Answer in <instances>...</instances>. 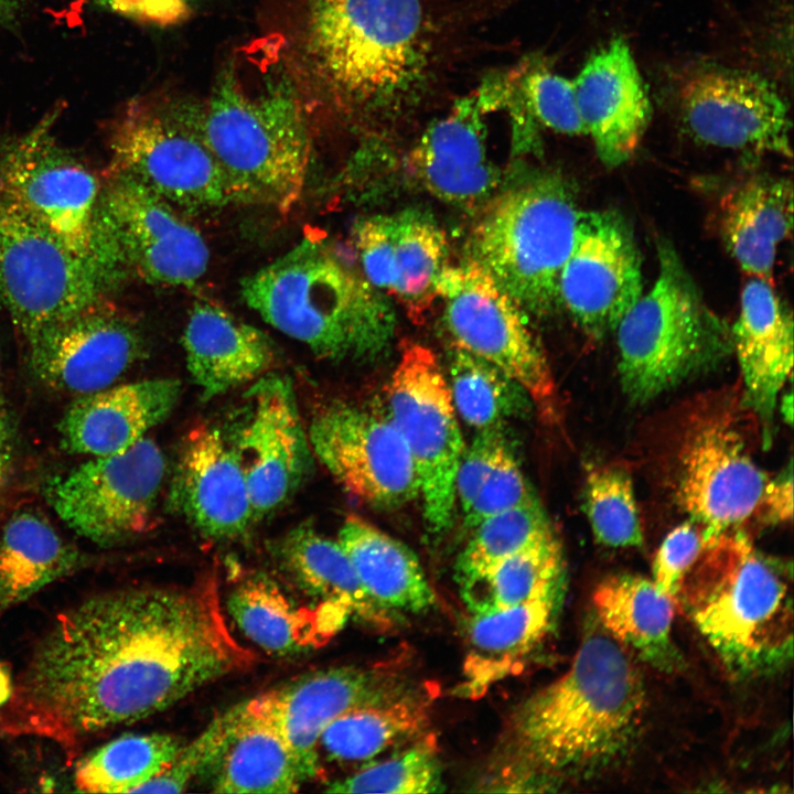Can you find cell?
I'll return each mask as SVG.
<instances>
[{
    "label": "cell",
    "instance_id": "obj_1",
    "mask_svg": "<svg viewBox=\"0 0 794 794\" xmlns=\"http://www.w3.org/2000/svg\"><path fill=\"white\" fill-rule=\"evenodd\" d=\"M247 658L211 578L98 593L61 613L35 646L0 706V736L49 739L72 755L88 738L242 670Z\"/></svg>",
    "mask_w": 794,
    "mask_h": 794
},
{
    "label": "cell",
    "instance_id": "obj_2",
    "mask_svg": "<svg viewBox=\"0 0 794 794\" xmlns=\"http://www.w3.org/2000/svg\"><path fill=\"white\" fill-rule=\"evenodd\" d=\"M644 707L643 684L626 648L592 623L567 672L512 710L491 781L501 790L537 791L599 772L634 743Z\"/></svg>",
    "mask_w": 794,
    "mask_h": 794
},
{
    "label": "cell",
    "instance_id": "obj_3",
    "mask_svg": "<svg viewBox=\"0 0 794 794\" xmlns=\"http://www.w3.org/2000/svg\"><path fill=\"white\" fill-rule=\"evenodd\" d=\"M309 66L343 110L391 115L428 84L430 43L420 0H309Z\"/></svg>",
    "mask_w": 794,
    "mask_h": 794
},
{
    "label": "cell",
    "instance_id": "obj_4",
    "mask_svg": "<svg viewBox=\"0 0 794 794\" xmlns=\"http://www.w3.org/2000/svg\"><path fill=\"white\" fill-rule=\"evenodd\" d=\"M240 293L265 322L321 358L375 360L395 337L387 296L319 237L246 277Z\"/></svg>",
    "mask_w": 794,
    "mask_h": 794
},
{
    "label": "cell",
    "instance_id": "obj_5",
    "mask_svg": "<svg viewBox=\"0 0 794 794\" xmlns=\"http://www.w3.org/2000/svg\"><path fill=\"white\" fill-rule=\"evenodd\" d=\"M676 602L733 675H768L791 662V576L739 528L702 548Z\"/></svg>",
    "mask_w": 794,
    "mask_h": 794
},
{
    "label": "cell",
    "instance_id": "obj_6",
    "mask_svg": "<svg viewBox=\"0 0 794 794\" xmlns=\"http://www.w3.org/2000/svg\"><path fill=\"white\" fill-rule=\"evenodd\" d=\"M194 124L219 165L234 203L288 212L303 192L312 152L309 122L291 83L267 74L247 82L232 66Z\"/></svg>",
    "mask_w": 794,
    "mask_h": 794
},
{
    "label": "cell",
    "instance_id": "obj_7",
    "mask_svg": "<svg viewBox=\"0 0 794 794\" xmlns=\"http://www.w3.org/2000/svg\"><path fill=\"white\" fill-rule=\"evenodd\" d=\"M656 248L653 287L613 332L622 391L636 406L715 371L732 354L731 326L706 302L675 247L661 238Z\"/></svg>",
    "mask_w": 794,
    "mask_h": 794
},
{
    "label": "cell",
    "instance_id": "obj_8",
    "mask_svg": "<svg viewBox=\"0 0 794 794\" xmlns=\"http://www.w3.org/2000/svg\"><path fill=\"white\" fill-rule=\"evenodd\" d=\"M478 212L466 260L489 272L528 315H555L562 309L559 279L581 212L573 184L541 172L496 192Z\"/></svg>",
    "mask_w": 794,
    "mask_h": 794
},
{
    "label": "cell",
    "instance_id": "obj_9",
    "mask_svg": "<svg viewBox=\"0 0 794 794\" xmlns=\"http://www.w3.org/2000/svg\"><path fill=\"white\" fill-rule=\"evenodd\" d=\"M58 109L0 144V198L57 236L115 286L130 270L104 205V184L53 133Z\"/></svg>",
    "mask_w": 794,
    "mask_h": 794
},
{
    "label": "cell",
    "instance_id": "obj_10",
    "mask_svg": "<svg viewBox=\"0 0 794 794\" xmlns=\"http://www.w3.org/2000/svg\"><path fill=\"white\" fill-rule=\"evenodd\" d=\"M740 398L711 396L695 404L673 448V500L699 527L704 547L755 513L770 480L753 457L742 416L749 408L743 398L737 405Z\"/></svg>",
    "mask_w": 794,
    "mask_h": 794
},
{
    "label": "cell",
    "instance_id": "obj_11",
    "mask_svg": "<svg viewBox=\"0 0 794 794\" xmlns=\"http://www.w3.org/2000/svg\"><path fill=\"white\" fill-rule=\"evenodd\" d=\"M108 148L106 175L128 176L187 215L234 203L194 124L193 106L136 98L114 121Z\"/></svg>",
    "mask_w": 794,
    "mask_h": 794
},
{
    "label": "cell",
    "instance_id": "obj_12",
    "mask_svg": "<svg viewBox=\"0 0 794 794\" xmlns=\"http://www.w3.org/2000/svg\"><path fill=\"white\" fill-rule=\"evenodd\" d=\"M450 344L487 361L517 382L548 422L558 418L555 379L528 314L482 267L448 266L438 285Z\"/></svg>",
    "mask_w": 794,
    "mask_h": 794
},
{
    "label": "cell",
    "instance_id": "obj_13",
    "mask_svg": "<svg viewBox=\"0 0 794 794\" xmlns=\"http://www.w3.org/2000/svg\"><path fill=\"white\" fill-rule=\"evenodd\" d=\"M387 403L418 474L427 528L442 535L453 522L455 474L465 446L447 377L429 347L401 343Z\"/></svg>",
    "mask_w": 794,
    "mask_h": 794
},
{
    "label": "cell",
    "instance_id": "obj_14",
    "mask_svg": "<svg viewBox=\"0 0 794 794\" xmlns=\"http://www.w3.org/2000/svg\"><path fill=\"white\" fill-rule=\"evenodd\" d=\"M115 288L96 266L0 198V309L24 337Z\"/></svg>",
    "mask_w": 794,
    "mask_h": 794
},
{
    "label": "cell",
    "instance_id": "obj_15",
    "mask_svg": "<svg viewBox=\"0 0 794 794\" xmlns=\"http://www.w3.org/2000/svg\"><path fill=\"white\" fill-rule=\"evenodd\" d=\"M164 472L161 449L144 437L121 453L93 457L53 478L45 496L76 534L112 546L149 526Z\"/></svg>",
    "mask_w": 794,
    "mask_h": 794
},
{
    "label": "cell",
    "instance_id": "obj_16",
    "mask_svg": "<svg viewBox=\"0 0 794 794\" xmlns=\"http://www.w3.org/2000/svg\"><path fill=\"white\" fill-rule=\"evenodd\" d=\"M243 470L255 521L282 506L309 476L313 452L287 376L266 373L223 429Z\"/></svg>",
    "mask_w": 794,
    "mask_h": 794
},
{
    "label": "cell",
    "instance_id": "obj_17",
    "mask_svg": "<svg viewBox=\"0 0 794 794\" xmlns=\"http://www.w3.org/2000/svg\"><path fill=\"white\" fill-rule=\"evenodd\" d=\"M308 436L313 455L369 506L395 509L420 495L409 450L388 416L333 401L312 417Z\"/></svg>",
    "mask_w": 794,
    "mask_h": 794
},
{
    "label": "cell",
    "instance_id": "obj_18",
    "mask_svg": "<svg viewBox=\"0 0 794 794\" xmlns=\"http://www.w3.org/2000/svg\"><path fill=\"white\" fill-rule=\"evenodd\" d=\"M680 121L698 142L717 148L791 158L788 106L765 77L706 65L683 81Z\"/></svg>",
    "mask_w": 794,
    "mask_h": 794
},
{
    "label": "cell",
    "instance_id": "obj_19",
    "mask_svg": "<svg viewBox=\"0 0 794 794\" xmlns=\"http://www.w3.org/2000/svg\"><path fill=\"white\" fill-rule=\"evenodd\" d=\"M642 293L641 254L629 222L612 210L581 211L559 279L561 308L584 334L601 340Z\"/></svg>",
    "mask_w": 794,
    "mask_h": 794
},
{
    "label": "cell",
    "instance_id": "obj_20",
    "mask_svg": "<svg viewBox=\"0 0 794 794\" xmlns=\"http://www.w3.org/2000/svg\"><path fill=\"white\" fill-rule=\"evenodd\" d=\"M104 300L25 336L31 369L44 385L77 396L94 393L142 358L140 328Z\"/></svg>",
    "mask_w": 794,
    "mask_h": 794
},
{
    "label": "cell",
    "instance_id": "obj_21",
    "mask_svg": "<svg viewBox=\"0 0 794 794\" xmlns=\"http://www.w3.org/2000/svg\"><path fill=\"white\" fill-rule=\"evenodd\" d=\"M104 205L130 273L151 285L184 288L204 276L208 246L186 213L119 174L107 175Z\"/></svg>",
    "mask_w": 794,
    "mask_h": 794
},
{
    "label": "cell",
    "instance_id": "obj_22",
    "mask_svg": "<svg viewBox=\"0 0 794 794\" xmlns=\"http://www.w3.org/2000/svg\"><path fill=\"white\" fill-rule=\"evenodd\" d=\"M353 243L364 278L398 300L414 322H423L449 266L447 236L433 215L407 207L363 217Z\"/></svg>",
    "mask_w": 794,
    "mask_h": 794
},
{
    "label": "cell",
    "instance_id": "obj_23",
    "mask_svg": "<svg viewBox=\"0 0 794 794\" xmlns=\"http://www.w3.org/2000/svg\"><path fill=\"white\" fill-rule=\"evenodd\" d=\"M408 685L398 667L345 665L301 675L257 698L285 737L304 781L320 771L318 742L343 712Z\"/></svg>",
    "mask_w": 794,
    "mask_h": 794
},
{
    "label": "cell",
    "instance_id": "obj_24",
    "mask_svg": "<svg viewBox=\"0 0 794 794\" xmlns=\"http://www.w3.org/2000/svg\"><path fill=\"white\" fill-rule=\"evenodd\" d=\"M169 505L213 540L237 539L256 523L243 470L222 428L201 423L185 436Z\"/></svg>",
    "mask_w": 794,
    "mask_h": 794
},
{
    "label": "cell",
    "instance_id": "obj_25",
    "mask_svg": "<svg viewBox=\"0 0 794 794\" xmlns=\"http://www.w3.org/2000/svg\"><path fill=\"white\" fill-rule=\"evenodd\" d=\"M577 106L599 160H630L650 124L652 106L627 42L616 36L593 52L573 81Z\"/></svg>",
    "mask_w": 794,
    "mask_h": 794
},
{
    "label": "cell",
    "instance_id": "obj_26",
    "mask_svg": "<svg viewBox=\"0 0 794 794\" xmlns=\"http://www.w3.org/2000/svg\"><path fill=\"white\" fill-rule=\"evenodd\" d=\"M478 95L458 100L431 124L408 159L423 189L466 211H479L497 191L500 170L487 155L484 112Z\"/></svg>",
    "mask_w": 794,
    "mask_h": 794
},
{
    "label": "cell",
    "instance_id": "obj_27",
    "mask_svg": "<svg viewBox=\"0 0 794 794\" xmlns=\"http://www.w3.org/2000/svg\"><path fill=\"white\" fill-rule=\"evenodd\" d=\"M792 311L770 280L751 277L731 326L732 353L742 378V398L758 420L762 442L771 441L780 391L793 367Z\"/></svg>",
    "mask_w": 794,
    "mask_h": 794
},
{
    "label": "cell",
    "instance_id": "obj_28",
    "mask_svg": "<svg viewBox=\"0 0 794 794\" xmlns=\"http://www.w3.org/2000/svg\"><path fill=\"white\" fill-rule=\"evenodd\" d=\"M180 394L178 379L154 378L81 395L58 422L62 447L90 457L121 453L171 414Z\"/></svg>",
    "mask_w": 794,
    "mask_h": 794
},
{
    "label": "cell",
    "instance_id": "obj_29",
    "mask_svg": "<svg viewBox=\"0 0 794 794\" xmlns=\"http://www.w3.org/2000/svg\"><path fill=\"white\" fill-rule=\"evenodd\" d=\"M182 345L189 373L205 399L257 379L278 358L264 331L207 300L191 308Z\"/></svg>",
    "mask_w": 794,
    "mask_h": 794
},
{
    "label": "cell",
    "instance_id": "obj_30",
    "mask_svg": "<svg viewBox=\"0 0 794 794\" xmlns=\"http://www.w3.org/2000/svg\"><path fill=\"white\" fill-rule=\"evenodd\" d=\"M565 588L503 609L469 612L460 693L480 697L509 675L555 625Z\"/></svg>",
    "mask_w": 794,
    "mask_h": 794
},
{
    "label": "cell",
    "instance_id": "obj_31",
    "mask_svg": "<svg viewBox=\"0 0 794 794\" xmlns=\"http://www.w3.org/2000/svg\"><path fill=\"white\" fill-rule=\"evenodd\" d=\"M726 249L751 277L771 280L779 246L793 227L790 179L759 174L733 186L720 203Z\"/></svg>",
    "mask_w": 794,
    "mask_h": 794
},
{
    "label": "cell",
    "instance_id": "obj_32",
    "mask_svg": "<svg viewBox=\"0 0 794 794\" xmlns=\"http://www.w3.org/2000/svg\"><path fill=\"white\" fill-rule=\"evenodd\" d=\"M273 552L281 570L301 591L379 630L391 626L396 615L369 598L337 539L303 523L288 530Z\"/></svg>",
    "mask_w": 794,
    "mask_h": 794
},
{
    "label": "cell",
    "instance_id": "obj_33",
    "mask_svg": "<svg viewBox=\"0 0 794 794\" xmlns=\"http://www.w3.org/2000/svg\"><path fill=\"white\" fill-rule=\"evenodd\" d=\"M214 768L216 793L287 794L304 782L285 737L257 697L236 706Z\"/></svg>",
    "mask_w": 794,
    "mask_h": 794
},
{
    "label": "cell",
    "instance_id": "obj_34",
    "mask_svg": "<svg viewBox=\"0 0 794 794\" xmlns=\"http://www.w3.org/2000/svg\"><path fill=\"white\" fill-rule=\"evenodd\" d=\"M226 607L239 630L268 653L285 655L316 646L347 618L325 604L297 605L264 573H251L230 590Z\"/></svg>",
    "mask_w": 794,
    "mask_h": 794
},
{
    "label": "cell",
    "instance_id": "obj_35",
    "mask_svg": "<svg viewBox=\"0 0 794 794\" xmlns=\"http://www.w3.org/2000/svg\"><path fill=\"white\" fill-rule=\"evenodd\" d=\"M599 623L642 661L667 673L678 670L680 654L672 639L675 601L652 579L618 573L594 589Z\"/></svg>",
    "mask_w": 794,
    "mask_h": 794
},
{
    "label": "cell",
    "instance_id": "obj_36",
    "mask_svg": "<svg viewBox=\"0 0 794 794\" xmlns=\"http://www.w3.org/2000/svg\"><path fill=\"white\" fill-rule=\"evenodd\" d=\"M337 540L378 607L396 615L423 613L434 605L423 568L404 543L357 515L344 519Z\"/></svg>",
    "mask_w": 794,
    "mask_h": 794
},
{
    "label": "cell",
    "instance_id": "obj_37",
    "mask_svg": "<svg viewBox=\"0 0 794 794\" xmlns=\"http://www.w3.org/2000/svg\"><path fill=\"white\" fill-rule=\"evenodd\" d=\"M433 697L428 688L408 684L384 698L354 707L323 729L318 752L337 763H368L394 745L425 734Z\"/></svg>",
    "mask_w": 794,
    "mask_h": 794
},
{
    "label": "cell",
    "instance_id": "obj_38",
    "mask_svg": "<svg viewBox=\"0 0 794 794\" xmlns=\"http://www.w3.org/2000/svg\"><path fill=\"white\" fill-rule=\"evenodd\" d=\"M78 550L32 511L13 514L0 530V611L73 572Z\"/></svg>",
    "mask_w": 794,
    "mask_h": 794
},
{
    "label": "cell",
    "instance_id": "obj_39",
    "mask_svg": "<svg viewBox=\"0 0 794 794\" xmlns=\"http://www.w3.org/2000/svg\"><path fill=\"white\" fill-rule=\"evenodd\" d=\"M447 365L455 411L476 430L503 427L533 405L526 390L503 371L452 344Z\"/></svg>",
    "mask_w": 794,
    "mask_h": 794
},
{
    "label": "cell",
    "instance_id": "obj_40",
    "mask_svg": "<svg viewBox=\"0 0 794 794\" xmlns=\"http://www.w3.org/2000/svg\"><path fill=\"white\" fill-rule=\"evenodd\" d=\"M565 560L555 535L497 564L461 590L469 612L514 607L565 588Z\"/></svg>",
    "mask_w": 794,
    "mask_h": 794
},
{
    "label": "cell",
    "instance_id": "obj_41",
    "mask_svg": "<svg viewBox=\"0 0 794 794\" xmlns=\"http://www.w3.org/2000/svg\"><path fill=\"white\" fill-rule=\"evenodd\" d=\"M182 744L168 733L121 736L78 762L74 785L79 792L135 793L167 766Z\"/></svg>",
    "mask_w": 794,
    "mask_h": 794
},
{
    "label": "cell",
    "instance_id": "obj_42",
    "mask_svg": "<svg viewBox=\"0 0 794 794\" xmlns=\"http://www.w3.org/2000/svg\"><path fill=\"white\" fill-rule=\"evenodd\" d=\"M555 535L537 500L483 519L472 528L455 562L461 590L504 559Z\"/></svg>",
    "mask_w": 794,
    "mask_h": 794
},
{
    "label": "cell",
    "instance_id": "obj_43",
    "mask_svg": "<svg viewBox=\"0 0 794 794\" xmlns=\"http://www.w3.org/2000/svg\"><path fill=\"white\" fill-rule=\"evenodd\" d=\"M444 790L442 765L432 734H422L387 759L372 761L335 780L329 793H436Z\"/></svg>",
    "mask_w": 794,
    "mask_h": 794
},
{
    "label": "cell",
    "instance_id": "obj_44",
    "mask_svg": "<svg viewBox=\"0 0 794 794\" xmlns=\"http://www.w3.org/2000/svg\"><path fill=\"white\" fill-rule=\"evenodd\" d=\"M583 511L598 543L627 548L643 545V530L630 473L616 465L590 468Z\"/></svg>",
    "mask_w": 794,
    "mask_h": 794
},
{
    "label": "cell",
    "instance_id": "obj_45",
    "mask_svg": "<svg viewBox=\"0 0 794 794\" xmlns=\"http://www.w3.org/2000/svg\"><path fill=\"white\" fill-rule=\"evenodd\" d=\"M516 86V93L521 95V110L534 121L564 135L586 133L573 82L538 66L526 71Z\"/></svg>",
    "mask_w": 794,
    "mask_h": 794
},
{
    "label": "cell",
    "instance_id": "obj_46",
    "mask_svg": "<svg viewBox=\"0 0 794 794\" xmlns=\"http://www.w3.org/2000/svg\"><path fill=\"white\" fill-rule=\"evenodd\" d=\"M236 706L216 717L193 741L182 744L174 758L135 793H181L195 776L214 768L227 742Z\"/></svg>",
    "mask_w": 794,
    "mask_h": 794
},
{
    "label": "cell",
    "instance_id": "obj_47",
    "mask_svg": "<svg viewBox=\"0 0 794 794\" xmlns=\"http://www.w3.org/2000/svg\"><path fill=\"white\" fill-rule=\"evenodd\" d=\"M537 500L509 449L503 452L483 483L470 511L463 515L472 529L483 519Z\"/></svg>",
    "mask_w": 794,
    "mask_h": 794
},
{
    "label": "cell",
    "instance_id": "obj_48",
    "mask_svg": "<svg viewBox=\"0 0 794 794\" xmlns=\"http://www.w3.org/2000/svg\"><path fill=\"white\" fill-rule=\"evenodd\" d=\"M704 548L699 527L687 519L663 539L653 560V582L674 601Z\"/></svg>",
    "mask_w": 794,
    "mask_h": 794
},
{
    "label": "cell",
    "instance_id": "obj_49",
    "mask_svg": "<svg viewBox=\"0 0 794 794\" xmlns=\"http://www.w3.org/2000/svg\"><path fill=\"white\" fill-rule=\"evenodd\" d=\"M508 448L503 427L478 430L464 448L455 474V500L465 515L473 505L483 483Z\"/></svg>",
    "mask_w": 794,
    "mask_h": 794
},
{
    "label": "cell",
    "instance_id": "obj_50",
    "mask_svg": "<svg viewBox=\"0 0 794 794\" xmlns=\"http://www.w3.org/2000/svg\"><path fill=\"white\" fill-rule=\"evenodd\" d=\"M117 14L155 25H173L185 20L198 0H90Z\"/></svg>",
    "mask_w": 794,
    "mask_h": 794
},
{
    "label": "cell",
    "instance_id": "obj_51",
    "mask_svg": "<svg viewBox=\"0 0 794 794\" xmlns=\"http://www.w3.org/2000/svg\"><path fill=\"white\" fill-rule=\"evenodd\" d=\"M768 524L792 521L793 516V469L792 462L765 485L755 513Z\"/></svg>",
    "mask_w": 794,
    "mask_h": 794
},
{
    "label": "cell",
    "instance_id": "obj_52",
    "mask_svg": "<svg viewBox=\"0 0 794 794\" xmlns=\"http://www.w3.org/2000/svg\"><path fill=\"white\" fill-rule=\"evenodd\" d=\"M11 452L10 425L4 408H0V486L7 478Z\"/></svg>",
    "mask_w": 794,
    "mask_h": 794
},
{
    "label": "cell",
    "instance_id": "obj_53",
    "mask_svg": "<svg viewBox=\"0 0 794 794\" xmlns=\"http://www.w3.org/2000/svg\"><path fill=\"white\" fill-rule=\"evenodd\" d=\"M25 0H0V26H11L15 24L20 17Z\"/></svg>",
    "mask_w": 794,
    "mask_h": 794
},
{
    "label": "cell",
    "instance_id": "obj_54",
    "mask_svg": "<svg viewBox=\"0 0 794 794\" xmlns=\"http://www.w3.org/2000/svg\"><path fill=\"white\" fill-rule=\"evenodd\" d=\"M0 408H4V406H3V397H2V388H1V380H0Z\"/></svg>",
    "mask_w": 794,
    "mask_h": 794
}]
</instances>
